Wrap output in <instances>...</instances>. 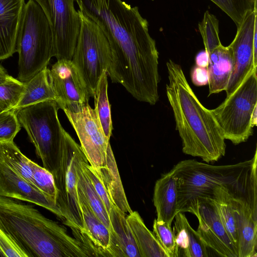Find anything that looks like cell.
<instances>
[{
	"label": "cell",
	"instance_id": "836d02e7",
	"mask_svg": "<svg viewBox=\"0 0 257 257\" xmlns=\"http://www.w3.org/2000/svg\"><path fill=\"white\" fill-rule=\"evenodd\" d=\"M21 125L14 109L0 112V142H12L21 130Z\"/></svg>",
	"mask_w": 257,
	"mask_h": 257
},
{
	"label": "cell",
	"instance_id": "ab89813d",
	"mask_svg": "<svg viewBox=\"0 0 257 257\" xmlns=\"http://www.w3.org/2000/svg\"><path fill=\"white\" fill-rule=\"evenodd\" d=\"M11 77L6 70L0 65V83L5 82Z\"/></svg>",
	"mask_w": 257,
	"mask_h": 257
},
{
	"label": "cell",
	"instance_id": "4316f807",
	"mask_svg": "<svg viewBox=\"0 0 257 257\" xmlns=\"http://www.w3.org/2000/svg\"><path fill=\"white\" fill-rule=\"evenodd\" d=\"M232 196L233 195L227 188L224 186H217L214 189L211 199L216 207L221 221L236 247L237 237L232 205Z\"/></svg>",
	"mask_w": 257,
	"mask_h": 257
},
{
	"label": "cell",
	"instance_id": "484cf974",
	"mask_svg": "<svg viewBox=\"0 0 257 257\" xmlns=\"http://www.w3.org/2000/svg\"><path fill=\"white\" fill-rule=\"evenodd\" d=\"M31 162L21 152L14 141L0 142V162L5 164L36 188L33 183Z\"/></svg>",
	"mask_w": 257,
	"mask_h": 257
},
{
	"label": "cell",
	"instance_id": "7402d4cb",
	"mask_svg": "<svg viewBox=\"0 0 257 257\" xmlns=\"http://www.w3.org/2000/svg\"><path fill=\"white\" fill-rule=\"evenodd\" d=\"M174 220L173 231L178 248V256H208V247L197 231L191 227L184 213H177Z\"/></svg>",
	"mask_w": 257,
	"mask_h": 257
},
{
	"label": "cell",
	"instance_id": "1f68e13d",
	"mask_svg": "<svg viewBox=\"0 0 257 257\" xmlns=\"http://www.w3.org/2000/svg\"><path fill=\"white\" fill-rule=\"evenodd\" d=\"M31 167L36 188L56 203L57 190L52 174L32 161Z\"/></svg>",
	"mask_w": 257,
	"mask_h": 257
},
{
	"label": "cell",
	"instance_id": "ba28073f",
	"mask_svg": "<svg viewBox=\"0 0 257 257\" xmlns=\"http://www.w3.org/2000/svg\"><path fill=\"white\" fill-rule=\"evenodd\" d=\"M86 159L80 146L63 129L61 153L52 174L57 190L56 204L65 224L80 230L83 226L78 199L77 167Z\"/></svg>",
	"mask_w": 257,
	"mask_h": 257
},
{
	"label": "cell",
	"instance_id": "9c48e42d",
	"mask_svg": "<svg viewBox=\"0 0 257 257\" xmlns=\"http://www.w3.org/2000/svg\"><path fill=\"white\" fill-rule=\"evenodd\" d=\"M80 27L71 61L75 65L90 97L110 63L111 53L107 39L99 27L78 10Z\"/></svg>",
	"mask_w": 257,
	"mask_h": 257
},
{
	"label": "cell",
	"instance_id": "ffe728a7",
	"mask_svg": "<svg viewBox=\"0 0 257 257\" xmlns=\"http://www.w3.org/2000/svg\"><path fill=\"white\" fill-rule=\"evenodd\" d=\"M178 184L170 171L162 175L155 183L153 202L157 212L156 219L172 225L178 213Z\"/></svg>",
	"mask_w": 257,
	"mask_h": 257
},
{
	"label": "cell",
	"instance_id": "8992f818",
	"mask_svg": "<svg viewBox=\"0 0 257 257\" xmlns=\"http://www.w3.org/2000/svg\"><path fill=\"white\" fill-rule=\"evenodd\" d=\"M59 109L57 102L50 100L16 111L19 122L27 132L43 167L52 174L60 157L64 129L58 118Z\"/></svg>",
	"mask_w": 257,
	"mask_h": 257
},
{
	"label": "cell",
	"instance_id": "603a6c76",
	"mask_svg": "<svg viewBox=\"0 0 257 257\" xmlns=\"http://www.w3.org/2000/svg\"><path fill=\"white\" fill-rule=\"evenodd\" d=\"M25 85L24 93L15 109L16 111L46 100L56 101L50 69L47 66L25 83Z\"/></svg>",
	"mask_w": 257,
	"mask_h": 257
},
{
	"label": "cell",
	"instance_id": "7bdbcfd3",
	"mask_svg": "<svg viewBox=\"0 0 257 257\" xmlns=\"http://www.w3.org/2000/svg\"><path fill=\"white\" fill-rule=\"evenodd\" d=\"M5 110L2 107V106L0 105V112Z\"/></svg>",
	"mask_w": 257,
	"mask_h": 257
},
{
	"label": "cell",
	"instance_id": "30bf717a",
	"mask_svg": "<svg viewBox=\"0 0 257 257\" xmlns=\"http://www.w3.org/2000/svg\"><path fill=\"white\" fill-rule=\"evenodd\" d=\"M41 8L51 27L54 56L57 60H71L80 27L75 0H34Z\"/></svg>",
	"mask_w": 257,
	"mask_h": 257
},
{
	"label": "cell",
	"instance_id": "277c9868",
	"mask_svg": "<svg viewBox=\"0 0 257 257\" xmlns=\"http://www.w3.org/2000/svg\"><path fill=\"white\" fill-rule=\"evenodd\" d=\"M257 158L238 163L212 165L194 159L180 161L170 171L178 184V213L188 212L199 198H211L217 186L227 188L235 198L249 202L250 177Z\"/></svg>",
	"mask_w": 257,
	"mask_h": 257
},
{
	"label": "cell",
	"instance_id": "3957f363",
	"mask_svg": "<svg viewBox=\"0 0 257 257\" xmlns=\"http://www.w3.org/2000/svg\"><path fill=\"white\" fill-rule=\"evenodd\" d=\"M0 227L27 257L90 256L64 226L19 200L0 196Z\"/></svg>",
	"mask_w": 257,
	"mask_h": 257
},
{
	"label": "cell",
	"instance_id": "52a82bcc",
	"mask_svg": "<svg viewBox=\"0 0 257 257\" xmlns=\"http://www.w3.org/2000/svg\"><path fill=\"white\" fill-rule=\"evenodd\" d=\"M256 72L252 69L234 92L211 110L225 140L235 145L247 141L253 133L251 117L257 106Z\"/></svg>",
	"mask_w": 257,
	"mask_h": 257
},
{
	"label": "cell",
	"instance_id": "d6986e66",
	"mask_svg": "<svg viewBox=\"0 0 257 257\" xmlns=\"http://www.w3.org/2000/svg\"><path fill=\"white\" fill-rule=\"evenodd\" d=\"M206 52L208 56L207 69L209 96L226 90L232 72L234 62L229 45L224 46L221 43Z\"/></svg>",
	"mask_w": 257,
	"mask_h": 257
},
{
	"label": "cell",
	"instance_id": "6da1fadb",
	"mask_svg": "<svg viewBox=\"0 0 257 257\" xmlns=\"http://www.w3.org/2000/svg\"><path fill=\"white\" fill-rule=\"evenodd\" d=\"M79 10L96 23L109 43L111 58L107 70L137 100L159 98V52L147 20L137 7L121 0H75Z\"/></svg>",
	"mask_w": 257,
	"mask_h": 257
},
{
	"label": "cell",
	"instance_id": "4dcf8cb0",
	"mask_svg": "<svg viewBox=\"0 0 257 257\" xmlns=\"http://www.w3.org/2000/svg\"><path fill=\"white\" fill-rule=\"evenodd\" d=\"M25 87V83L11 76L8 80L0 83V105L5 110H15L24 93Z\"/></svg>",
	"mask_w": 257,
	"mask_h": 257
},
{
	"label": "cell",
	"instance_id": "5bb4252c",
	"mask_svg": "<svg viewBox=\"0 0 257 257\" xmlns=\"http://www.w3.org/2000/svg\"><path fill=\"white\" fill-rule=\"evenodd\" d=\"M257 23V7L248 12L237 26L235 37L229 45L233 57V69L226 90L229 97L253 69V38Z\"/></svg>",
	"mask_w": 257,
	"mask_h": 257
},
{
	"label": "cell",
	"instance_id": "d4e9b609",
	"mask_svg": "<svg viewBox=\"0 0 257 257\" xmlns=\"http://www.w3.org/2000/svg\"><path fill=\"white\" fill-rule=\"evenodd\" d=\"M126 215L117 207H112L109 212L111 234L115 237L124 257H142L127 222Z\"/></svg>",
	"mask_w": 257,
	"mask_h": 257
},
{
	"label": "cell",
	"instance_id": "83f0119b",
	"mask_svg": "<svg viewBox=\"0 0 257 257\" xmlns=\"http://www.w3.org/2000/svg\"><path fill=\"white\" fill-rule=\"evenodd\" d=\"M107 88V74L105 71L100 77L93 97L94 99V108L101 127L105 137L110 140L112 134V124Z\"/></svg>",
	"mask_w": 257,
	"mask_h": 257
},
{
	"label": "cell",
	"instance_id": "cb8c5ba5",
	"mask_svg": "<svg viewBox=\"0 0 257 257\" xmlns=\"http://www.w3.org/2000/svg\"><path fill=\"white\" fill-rule=\"evenodd\" d=\"M126 220L142 257H168L137 211H133L127 214Z\"/></svg>",
	"mask_w": 257,
	"mask_h": 257
},
{
	"label": "cell",
	"instance_id": "f1b7e54d",
	"mask_svg": "<svg viewBox=\"0 0 257 257\" xmlns=\"http://www.w3.org/2000/svg\"><path fill=\"white\" fill-rule=\"evenodd\" d=\"M82 161L80 162L77 167V185L81 189L94 213L109 229L111 233L112 228L110 225L109 214L104 203L95 190L89 178L82 169L81 167V162Z\"/></svg>",
	"mask_w": 257,
	"mask_h": 257
},
{
	"label": "cell",
	"instance_id": "7a4b0ae2",
	"mask_svg": "<svg viewBox=\"0 0 257 257\" xmlns=\"http://www.w3.org/2000/svg\"><path fill=\"white\" fill-rule=\"evenodd\" d=\"M166 95L172 109L182 151L205 162L217 161L225 154L222 131L211 110L204 106L188 82L182 67L171 59L166 63Z\"/></svg>",
	"mask_w": 257,
	"mask_h": 257
},
{
	"label": "cell",
	"instance_id": "e0dca14e",
	"mask_svg": "<svg viewBox=\"0 0 257 257\" xmlns=\"http://www.w3.org/2000/svg\"><path fill=\"white\" fill-rule=\"evenodd\" d=\"M25 0H0V60L16 52L17 39Z\"/></svg>",
	"mask_w": 257,
	"mask_h": 257
},
{
	"label": "cell",
	"instance_id": "5b68a950",
	"mask_svg": "<svg viewBox=\"0 0 257 257\" xmlns=\"http://www.w3.org/2000/svg\"><path fill=\"white\" fill-rule=\"evenodd\" d=\"M18 79L26 83L54 57L53 39L49 23L40 6L29 0L23 10L18 30Z\"/></svg>",
	"mask_w": 257,
	"mask_h": 257
},
{
	"label": "cell",
	"instance_id": "74e56055",
	"mask_svg": "<svg viewBox=\"0 0 257 257\" xmlns=\"http://www.w3.org/2000/svg\"><path fill=\"white\" fill-rule=\"evenodd\" d=\"M195 61L196 66L207 68L208 62V56L206 51H201L198 53L196 55Z\"/></svg>",
	"mask_w": 257,
	"mask_h": 257
},
{
	"label": "cell",
	"instance_id": "2e32d148",
	"mask_svg": "<svg viewBox=\"0 0 257 257\" xmlns=\"http://www.w3.org/2000/svg\"><path fill=\"white\" fill-rule=\"evenodd\" d=\"M235 222L238 257L257 256V220L254 219L247 202L232 196Z\"/></svg>",
	"mask_w": 257,
	"mask_h": 257
},
{
	"label": "cell",
	"instance_id": "9a60e30c",
	"mask_svg": "<svg viewBox=\"0 0 257 257\" xmlns=\"http://www.w3.org/2000/svg\"><path fill=\"white\" fill-rule=\"evenodd\" d=\"M0 196L35 204L49 210L63 220L62 213L54 201L1 162Z\"/></svg>",
	"mask_w": 257,
	"mask_h": 257
},
{
	"label": "cell",
	"instance_id": "60d3db41",
	"mask_svg": "<svg viewBox=\"0 0 257 257\" xmlns=\"http://www.w3.org/2000/svg\"><path fill=\"white\" fill-rule=\"evenodd\" d=\"M257 123V106H256L252 113L251 117V124L253 127L256 125Z\"/></svg>",
	"mask_w": 257,
	"mask_h": 257
},
{
	"label": "cell",
	"instance_id": "ac0fdd59",
	"mask_svg": "<svg viewBox=\"0 0 257 257\" xmlns=\"http://www.w3.org/2000/svg\"><path fill=\"white\" fill-rule=\"evenodd\" d=\"M77 194L83 221L81 230L93 243L96 256L112 257L109 250L110 231L94 213L78 185Z\"/></svg>",
	"mask_w": 257,
	"mask_h": 257
},
{
	"label": "cell",
	"instance_id": "d590c367",
	"mask_svg": "<svg viewBox=\"0 0 257 257\" xmlns=\"http://www.w3.org/2000/svg\"><path fill=\"white\" fill-rule=\"evenodd\" d=\"M256 161L257 160L255 161L253 163L250 174L248 204L253 217L257 220Z\"/></svg>",
	"mask_w": 257,
	"mask_h": 257
},
{
	"label": "cell",
	"instance_id": "7c38bea8",
	"mask_svg": "<svg viewBox=\"0 0 257 257\" xmlns=\"http://www.w3.org/2000/svg\"><path fill=\"white\" fill-rule=\"evenodd\" d=\"M50 75L59 108L78 112L88 104L89 91L71 60H57Z\"/></svg>",
	"mask_w": 257,
	"mask_h": 257
},
{
	"label": "cell",
	"instance_id": "d6a6232c",
	"mask_svg": "<svg viewBox=\"0 0 257 257\" xmlns=\"http://www.w3.org/2000/svg\"><path fill=\"white\" fill-rule=\"evenodd\" d=\"M153 233L168 257H178V248L171 225L155 219Z\"/></svg>",
	"mask_w": 257,
	"mask_h": 257
},
{
	"label": "cell",
	"instance_id": "f546056e",
	"mask_svg": "<svg viewBox=\"0 0 257 257\" xmlns=\"http://www.w3.org/2000/svg\"><path fill=\"white\" fill-rule=\"evenodd\" d=\"M224 12L237 26L245 15L257 7V0H210Z\"/></svg>",
	"mask_w": 257,
	"mask_h": 257
},
{
	"label": "cell",
	"instance_id": "b9f144b4",
	"mask_svg": "<svg viewBox=\"0 0 257 257\" xmlns=\"http://www.w3.org/2000/svg\"><path fill=\"white\" fill-rule=\"evenodd\" d=\"M0 257H6L5 255L4 254V253L0 249Z\"/></svg>",
	"mask_w": 257,
	"mask_h": 257
},
{
	"label": "cell",
	"instance_id": "e575fe53",
	"mask_svg": "<svg viewBox=\"0 0 257 257\" xmlns=\"http://www.w3.org/2000/svg\"><path fill=\"white\" fill-rule=\"evenodd\" d=\"M0 249L6 257H27L24 252L1 227Z\"/></svg>",
	"mask_w": 257,
	"mask_h": 257
},
{
	"label": "cell",
	"instance_id": "f35d334b",
	"mask_svg": "<svg viewBox=\"0 0 257 257\" xmlns=\"http://www.w3.org/2000/svg\"><path fill=\"white\" fill-rule=\"evenodd\" d=\"M253 68L257 69V23L255 24L253 38Z\"/></svg>",
	"mask_w": 257,
	"mask_h": 257
},
{
	"label": "cell",
	"instance_id": "44dd1931",
	"mask_svg": "<svg viewBox=\"0 0 257 257\" xmlns=\"http://www.w3.org/2000/svg\"><path fill=\"white\" fill-rule=\"evenodd\" d=\"M93 168L102 181L113 205L126 215L131 213L133 210L123 189L110 144L107 148L104 165Z\"/></svg>",
	"mask_w": 257,
	"mask_h": 257
},
{
	"label": "cell",
	"instance_id": "4fadbf2b",
	"mask_svg": "<svg viewBox=\"0 0 257 257\" xmlns=\"http://www.w3.org/2000/svg\"><path fill=\"white\" fill-rule=\"evenodd\" d=\"M188 212L198 218L197 232L208 248L221 256L238 257L237 249L230 239L211 198L198 199Z\"/></svg>",
	"mask_w": 257,
	"mask_h": 257
},
{
	"label": "cell",
	"instance_id": "8d00e7d4",
	"mask_svg": "<svg viewBox=\"0 0 257 257\" xmlns=\"http://www.w3.org/2000/svg\"><path fill=\"white\" fill-rule=\"evenodd\" d=\"M191 78L195 86H202L207 85L208 83L207 68L195 65L191 70Z\"/></svg>",
	"mask_w": 257,
	"mask_h": 257
},
{
	"label": "cell",
	"instance_id": "8fae6325",
	"mask_svg": "<svg viewBox=\"0 0 257 257\" xmlns=\"http://www.w3.org/2000/svg\"><path fill=\"white\" fill-rule=\"evenodd\" d=\"M63 111L77 134L89 165L93 167L103 165L110 140L103 133L95 109L87 104L78 112Z\"/></svg>",
	"mask_w": 257,
	"mask_h": 257
}]
</instances>
